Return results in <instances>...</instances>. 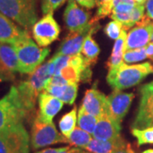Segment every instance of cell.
<instances>
[{
    "label": "cell",
    "mask_w": 153,
    "mask_h": 153,
    "mask_svg": "<svg viewBox=\"0 0 153 153\" xmlns=\"http://www.w3.org/2000/svg\"><path fill=\"white\" fill-rule=\"evenodd\" d=\"M81 71L71 65H67L65 66L61 71L60 75L63 76L66 81L70 83H78L81 79Z\"/></svg>",
    "instance_id": "obj_29"
},
{
    "label": "cell",
    "mask_w": 153,
    "mask_h": 153,
    "mask_svg": "<svg viewBox=\"0 0 153 153\" xmlns=\"http://www.w3.org/2000/svg\"><path fill=\"white\" fill-rule=\"evenodd\" d=\"M146 16L152 21H153V0H146Z\"/></svg>",
    "instance_id": "obj_36"
},
{
    "label": "cell",
    "mask_w": 153,
    "mask_h": 153,
    "mask_svg": "<svg viewBox=\"0 0 153 153\" xmlns=\"http://www.w3.org/2000/svg\"><path fill=\"white\" fill-rule=\"evenodd\" d=\"M27 35V30L20 27L0 12V43L13 45Z\"/></svg>",
    "instance_id": "obj_17"
},
{
    "label": "cell",
    "mask_w": 153,
    "mask_h": 153,
    "mask_svg": "<svg viewBox=\"0 0 153 153\" xmlns=\"http://www.w3.org/2000/svg\"><path fill=\"white\" fill-rule=\"evenodd\" d=\"M66 139H67V143L70 144V146H71L85 149V147L88 145V143L92 140L93 136L91 135V134L84 131L79 127H76L75 129L71 132V134Z\"/></svg>",
    "instance_id": "obj_24"
},
{
    "label": "cell",
    "mask_w": 153,
    "mask_h": 153,
    "mask_svg": "<svg viewBox=\"0 0 153 153\" xmlns=\"http://www.w3.org/2000/svg\"><path fill=\"white\" fill-rule=\"evenodd\" d=\"M81 106L88 113L98 118L105 111L108 110L106 97L98 89L97 82L91 88L86 90Z\"/></svg>",
    "instance_id": "obj_14"
},
{
    "label": "cell",
    "mask_w": 153,
    "mask_h": 153,
    "mask_svg": "<svg viewBox=\"0 0 153 153\" xmlns=\"http://www.w3.org/2000/svg\"><path fill=\"white\" fill-rule=\"evenodd\" d=\"M79 148L71 147V146H66V147H60L58 153H76L79 152Z\"/></svg>",
    "instance_id": "obj_37"
},
{
    "label": "cell",
    "mask_w": 153,
    "mask_h": 153,
    "mask_svg": "<svg viewBox=\"0 0 153 153\" xmlns=\"http://www.w3.org/2000/svg\"><path fill=\"white\" fill-rule=\"evenodd\" d=\"M71 55H59L56 53L49 62V71L51 76L53 75H59L61 70L68 65Z\"/></svg>",
    "instance_id": "obj_27"
},
{
    "label": "cell",
    "mask_w": 153,
    "mask_h": 153,
    "mask_svg": "<svg viewBox=\"0 0 153 153\" xmlns=\"http://www.w3.org/2000/svg\"><path fill=\"white\" fill-rule=\"evenodd\" d=\"M76 153H87V152H76Z\"/></svg>",
    "instance_id": "obj_45"
},
{
    "label": "cell",
    "mask_w": 153,
    "mask_h": 153,
    "mask_svg": "<svg viewBox=\"0 0 153 153\" xmlns=\"http://www.w3.org/2000/svg\"><path fill=\"white\" fill-rule=\"evenodd\" d=\"M127 144L123 137L112 140H101L93 138L85 149L90 153H112L126 146Z\"/></svg>",
    "instance_id": "obj_21"
},
{
    "label": "cell",
    "mask_w": 153,
    "mask_h": 153,
    "mask_svg": "<svg viewBox=\"0 0 153 153\" xmlns=\"http://www.w3.org/2000/svg\"><path fill=\"white\" fill-rule=\"evenodd\" d=\"M97 122H98V117L88 113L82 106H80L78 116H77V124L80 128L92 134Z\"/></svg>",
    "instance_id": "obj_26"
},
{
    "label": "cell",
    "mask_w": 153,
    "mask_h": 153,
    "mask_svg": "<svg viewBox=\"0 0 153 153\" xmlns=\"http://www.w3.org/2000/svg\"><path fill=\"white\" fill-rule=\"evenodd\" d=\"M126 38H127V33L125 30L123 29L120 36L116 39L111 55L110 56L108 61L106 62V67L108 68V70L114 68L123 62V53L125 52Z\"/></svg>",
    "instance_id": "obj_22"
},
{
    "label": "cell",
    "mask_w": 153,
    "mask_h": 153,
    "mask_svg": "<svg viewBox=\"0 0 153 153\" xmlns=\"http://www.w3.org/2000/svg\"><path fill=\"white\" fill-rule=\"evenodd\" d=\"M77 117H76V108L74 107L71 111L65 114L59 122L60 132L64 136L67 138L71 134V133L76 128Z\"/></svg>",
    "instance_id": "obj_25"
},
{
    "label": "cell",
    "mask_w": 153,
    "mask_h": 153,
    "mask_svg": "<svg viewBox=\"0 0 153 153\" xmlns=\"http://www.w3.org/2000/svg\"><path fill=\"white\" fill-rule=\"evenodd\" d=\"M80 5L83 6L87 9H93L96 4V0H75Z\"/></svg>",
    "instance_id": "obj_35"
},
{
    "label": "cell",
    "mask_w": 153,
    "mask_h": 153,
    "mask_svg": "<svg viewBox=\"0 0 153 153\" xmlns=\"http://www.w3.org/2000/svg\"><path fill=\"white\" fill-rule=\"evenodd\" d=\"M77 90L78 83H67L65 85L47 84L44 91L60 99L66 104L73 105L77 95Z\"/></svg>",
    "instance_id": "obj_20"
},
{
    "label": "cell",
    "mask_w": 153,
    "mask_h": 153,
    "mask_svg": "<svg viewBox=\"0 0 153 153\" xmlns=\"http://www.w3.org/2000/svg\"><path fill=\"white\" fill-rule=\"evenodd\" d=\"M96 5L98 7V11L94 18L99 21L111 15L113 9V0H96Z\"/></svg>",
    "instance_id": "obj_31"
},
{
    "label": "cell",
    "mask_w": 153,
    "mask_h": 153,
    "mask_svg": "<svg viewBox=\"0 0 153 153\" xmlns=\"http://www.w3.org/2000/svg\"><path fill=\"white\" fill-rule=\"evenodd\" d=\"M63 101L55 96L43 91L38 96V120L49 123L53 122V118L63 107Z\"/></svg>",
    "instance_id": "obj_15"
},
{
    "label": "cell",
    "mask_w": 153,
    "mask_h": 153,
    "mask_svg": "<svg viewBox=\"0 0 153 153\" xmlns=\"http://www.w3.org/2000/svg\"><path fill=\"white\" fill-rule=\"evenodd\" d=\"M67 83H70V82H67L63 76H61L60 74H59V75H53L51 76L47 84H50V85H65V84H67Z\"/></svg>",
    "instance_id": "obj_34"
},
{
    "label": "cell",
    "mask_w": 153,
    "mask_h": 153,
    "mask_svg": "<svg viewBox=\"0 0 153 153\" xmlns=\"http://www.w3.org/2000/svg\"><path fill=\"white\" fill-rule=\"evenodd\" d=\"M112 153H135L134 152V150L132 149L131 146L129 144H127V146L124 147L120 148L117 151H115L114 152Z\"/></svg>",
    "instance_id": "obj_38"
},
{
    "label": "cell",
    "mask_w": 153,
    "mask_h": 153,
    "mask_svg": "<svg viewBox=\"0 0 153 153\" xmlns=\"http://www.w3.org/2000/svg\"><path fill=\"white\" fill-rule=\"evenodd\" d=\"M98 30V28L94 29L88 33V35L84 40V43L82 44V49H81V53L83 55L84 59L87 60L91 66H94L97 62L98 56L100 52L99 45L92 38V35L94 33H97Z\"/></svg>",
    "instance_id": "obj_23"
},
{
    "label": "cell",
    "mask_w": 153,
    "mask_h": 153,
    "mask_svg": "<svg viewBox=\"0 0 153 153\" xmlns=\"http://www.w3.org/2000/svg\"><path fill=\"white\" fill-rule=\"evenodd\" d=\"M29 75L27 79L20 82L16 88L26 108L30 112L34 109L37 97L44 91L52 76L49 71V62L40 65Z\"/></svg>",
    "instance_id": "obj_3"
},
{
    "label": "cell",
    "mask_w": 153,
    "mask_h": 153,
    "mask_svg": "<svg viewBox=\"0 0 153 153\" xmlns=\"http://www.w3.org/2000/svg\"><path fill=\"white\" fill-rule=\"evenodd\" d=\"M142 153H153V149H148V150H146V151H144Z\"/></svg>",
    "instance_id": "obj_43"
},
{
    "label": "cell",
    "mask_w": 153,
    "mask_h": 153,
    "mask_svg": "<svg viewBox=\"0 0 153 153\" xmlns=\"http://www.w3.org/2000/svg\"><path fill=\"white\" fill-rule=\"evenodd\" d=\"M6 80H9L5 76H4V75H2V74H0V82H3V81H6Z\"/></svg>",
    "instance_id": "obj_41"
},
{
    "label": "cell",
    "mask_w": 153,
    "mask_h": 153,
    "mask_svg": "<svg viewBox=\"0 0 153 153\" xmlns=\"http://www.w3.org/2000/svg\"><path fill=\"white\" fill-rule=\"evenodd\" d=\"M28 113L17 88L12 86L8 94L0 99V131L22 122Z\"/></svg>",
    "instance_id": "obj_5"
},
{
    "label": "cell",
    "mask_w": 153,
    "mask_h": 153,
    "mask_svg": "<svg viewBox=\"0 0 153 153\" xmlns=\"http://www.w3.org/2000/svg\"><path fill=\"white\" fill-rule=\"evenodd\" d=\"M66 0H42V11L44 15L53 13L55 10L63 5Z\"/></svg>",
    "instance_id": "obj_33"
},
{
    "label": "cell",
    "mask_w": 153,
    "mask_h": 153,
    "mask_svg": "<svg viewBox=\"0 0 153 153\" xmlns=\"http://www.w3.org/2000/svg\"><path fill=\"white\" fill-rule=\"evenodd\" d=\"M13 46L16 51L20 73L22 74L33 73L44 62L50 52L49 48H41L35 44L29 35L19 40Z\"/></svg>",
    "instance_id": "obj_2"
},
{
    "label": "cell",
    "mask_w": 153,
    "mask_h": 153,
    "mask_svg": "<svg viewBox=\"0 0 153 153\" xmlns=\"http://www.w3.org/2000/svg\"><path fill=\"white\" fill-rule=\"evenodd\" d=\"M31 133V144L33 150H38L58 143H67V139L57 131L53 122L45 123L38 118H35Z\"/></svg>",
    "instance_id": "obj_7"
},
{
    "label": "cell",
    "mask_w": 153,
    "mask_h": 153,
    "mask_svg": "<svg viewBox=\"0 0 153 153\" xmlns=\"http://www.w3.org/2000/svg\"><path fill=\"white\" fill-rule=\"evenodd\" d=\"M146 55H147V58L151 59V60L153 61V44L152 43H150L148 44L146 47Z\"/></svg>",
    "instance_id": "obj_39"
},
{
    "label": "cell",
    "mask_w": 153,
    "mask_h": 153,
    "mask_svg": "<svg viewBox=\"0 0 153 153\" xmlns=\"http://www.w3.org/2000/svg\"><path fill=\"white\" fill-rule=\"evenodd\" d=\"M134 99V94L133 93H124L121 90L114 89L113 92L106 97L108 111L111 117L121 124Z\"/></svg>",
    "instance_id": "obj_12"
},
{
    "label": "cell",
    "mask_w": 153,
    "mask_h": 153,
    "mask_svg": "<svg viewBox=\"0 0 153 153\" xmlns=\"http://www.w3.org/2000/svg\"><path fill=\"white\" fill-rule=\"evenodd\" d=\"M123 24L121 22L117 21H112L107 23V25L105 26L104 31L105 33L107 35V37L111 39H117L120 36L121 32L123 31Z\"/></svg>",
    "instance_id": "obj_32"
},
{
    "label": "cell",
    "mask_w": 153,
    "mask_h": 153,
    "mask_svg": "<svg viewBox=\"0 0 153 153\" xmlns=\"http://www.w3.org/2000/svg\"><path fill=\"white\" fill-rule=\"evenodd\" d=\"M131 132L132 134L137 139L139 146L153 144V127H149L143 129L132 128Z\"/></svg>",
    "instance_id": "obj_28"
},
{
    "label": "cell",
    "mask_w": 153,
    "mask_h": 153,
    "mask_svg": "<svg viewBox=\"0 0 153 153\" xmlns=\"http://www.w3.org/2000/svg\"><path fill=\"white\" fill-rule=\"evenodd\" d=\"M30 138L22 122L0 131V153H29Z\"/></svg>",
    "instance_id": "obj_6"
},
{
    "label": "cell",
    "mask_w": 153,
    "mask_h": 153,
    "mask_svg": "<svg viewBox=\"0 0 153 153\" xmlns=\"http://www.w3.org/2000/svg\"><path fill=\"white\" fill-rule=\"evenodd\" d=\"M60 148H48V149H44L37 153H58L60 151Z\"/></svg>",
    "instance_id": "obj_40"
},
{
    "label": "cell",
    "mask_w": 153,
    "mask_h": 153,
    "mask_svg": "<svg viewBox=\"0 0 153 153\" xmlns=\"http://www.w3.org/2000/svg\"><path fill=\"white\" fill-rule=\"evenodd\" d=\"M151 43H152L153 44V33H152V38H151Z\"/></svg>",
    "instance_id": "obj_44"
},
{
    "label": "cell",
    "mask_w": 153,
    "mask_h": 153,
    "mask_svg": "<svg viewBox=\"0 0 153 153\" xmlns=\"http://www.w3.org/2000/svg\"><path fill=\"white\" fill-rule=\"evenodd\" d=\"M137 3L134 0H113V9L111 17L123 24V29H130L135 23L133 18V10Z\"/></svg>",
    "instance_id": "obj_18"
},
{
    "label": "cell",
    "mask_w": 153,
    "mask_h": 153,
    "mask_svg": "<svg viewBox=\"0 0 153 153\" xmlns=\"http://www.w3.org/2000/svg\"><path fill=\"white\" fill-rule=\"evenodd\" d=\"M60 33V27L53 16V13H48L37 22L33 27V36L39 47H47L56 39Z\"/></svg>",
    "instance_id": "obj_9"
},
{
    "label": "cell",
    "mask_w": 153,
    "mask_h": 153,
    "mask_svg": "<svg viewBox=\"0 0 153 153\" xmlns=\"http://www.w3.org/2000/svg\"><path fill=\"white\" fill-rule=\"evenodd\" d=\"M0 12L28 30L38 20L37 0H0Z\"/></svg>",
    "instance_id": "obj_4"
},
{
    "label": "cell",
    "mask_w": 153,
    "mask_h": 153,
    "mask_svg": "<svg viewBox=\"0 0 153 153\" xmlns=\"http://www.w3.org/2000/svg\"><path fill=\"white\" fill-rule=\"evenodd\" d=\"M64 21L70 33L82 30L93 22V20H90V13L81 9L75 0L68 1L64 12Z\"/></svg>",
    "instance_id": "obj_11"
},
{
    "label": "cell",
    "mask_w": 153,
    "mask_h": 153,
    "mask_svg": "<svg viewBox=\"0 0 153 153\" xmlns=\"http://www.w3.org/2000/svg\"><path fill=\"white\" fill-rule=\"evenodd\" d=\"M147 58L145 47L136 49L126 50L123 53V60L127 63H134Z\"/></svg>",
    "instance_id": "obj_30"
},
{
    "label": "cell",
    "mask_w": 153,
    "mask_h": 153,
    "mask_svg": "<svg viewBox=\"0 0 153 153\" xmlns=\"http://www.w3.org/2000/svg\"><path fill=\"white\" fill-rule=\"evenodd\" d=\"M0 65L10 78L20 72V64L16 51L12 44L0 43Z\"/></svg>",
    "instance_id": "obj_19"
},
{
    "label": "cell",
    "mask_w": 153,
    "mask_h": 153,
    "mask_svg": "<svg viewBox=\"0 0 153 153\" xmlns=\"http://www.w3.org/2000/svg\"><path fill=\"white\" fill-rule=\"evenodd\" d=\"M121 129L120 123L111 117L107 110L98 118L92 135L93 138L101 140H112L122 137Z\"/></svg>",
    "instance_id": "obj_13"
},
{
    "label": "cell",
    "mask_w": 153,
    "mask_h": 153,
    "mask_svg": "<svg viewBox=\"0 0 153 153\" xmlns=\"http://www.w3.org/2000/svg\"><path fill=\"white\" fill-rule=\"evenodd\" d=\"M152 33L153 22L148 24H136V27L127 35L125 51L146 47L151 41Z\"/></svg>",
    "instance_id": "obj_16"
},
{
    "label": "cell",
    "mask_w": 153,
    "mask_h": 153,
    "mask_svg": "<svg viewBox=\"0 0 153 153\" xmlns=\"http://www.w3.org/2000/svg\"><path fill=\"white\" fill-rule=\"evenodd\" d=\"M93 22L90 26L80 31L70 33L61 42L57 54L64 55H74L81 52L82 44L85 38L94 29H100L99 21L93 18Z\"/></svg>",
    "instance_id": "obj_10"
},
{
    "label": "cell",
    "mask_w": 153,
    "mask_h": 153,
    "mask_svg": "<svg viewBox=\"0 0 153 153\" xmlns=\"http://www.w3.org/2000/svg\"><path fill=\"white\" fill-rule=\"evenodd\" d=\"M153 127V81L140 88V100L132 128Z\"/></svg>",
    "instance_id": "obj_8"
},
{
    "label": "cell",
    "mask_w": 153,
    "mask_h": 153,
    "mask_svg": "<svg viewBox=\"0 0 153 153\" xmlns=\"http://www.w3.org/2000/svg\"><path fill=\"white\" fill-rule=\"evenodd\" d=\"M108 71L106 80L110 86L117 90H122L135 86L149 74L153 73V66L149 62L138 65H127L122 62Z\"/></svg>",
    "instance_id": "obj_1"
},
{
    "label": "cell",
    "mask_w": 153,
    "mask_h": 153,
    "mask_svg": "<svg viewBox=\"0 0 153 153\" xmlns=\"http://www.w3.org/2000/svg\"><path fill=\"white\" fill-rule=\"evenodd\" d=\"M134 1L136 2L137 4H144L146 2V0H134Z\"/></svg>",
    "instance_id": "obj_42"
}]
</instances>
